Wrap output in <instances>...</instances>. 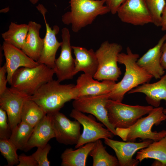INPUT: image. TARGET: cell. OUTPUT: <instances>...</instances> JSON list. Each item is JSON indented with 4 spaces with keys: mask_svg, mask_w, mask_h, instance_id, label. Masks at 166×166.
<instances>
[{
    "mask_svg": "<svg viewBox=\"0 0 166 166\" xmlns=\"http://www.w3.org/2000/svg\"><path fill=\"white\" fill-rule=\"evenodd\" d=\"M139 55L133 53L127 47L126 53H120L118 56V62L124 65L125 72L119 82L116 83L113 90L108 94V98L122 102L125 94L131 89L146 83H149L153 77L137 63Z\"/></svg>",
    "mask_w": 166,
    "mask_h": 166,
    "instance_id": "6da1fadb",
    "label": "cell"
},
{
    "mask_svg": "<svg viewBox=\"0 0 166 166\" xmlns=\"http://www.w3.org/2000/svg\"><path fill=\"white\" fill-rule=\"evenodd\" d=\"M106 0H70L71 10L62 16L65 24L71 25L72 30L77 32L92 23L96 18L110 12L104 5Z\"/></svg>",
    "mask_w": 166,
    "mask_h": 166,
    "instance_id": "7a4b0ae2",
    "label": "cell"
},
{
    "mask_svg": "<svg viewBox=\"0 0 166 166\" xmlns=\"http://www.w3.org/2000/svg\"><path fill=\"white\" fill-rule=\"evenodd\" d=\"M164 109L162 107H155L147 116L141 117L129 127L116 128L117 135L126 141L135 142L138 138L143 140H160L166 136V130L152 131V128L153 125H158L166 120Z\"/></svg>",
    "mask_w": 166,
    "mask_h": 166,
    "instance_id": "3957f363",
    "label": "cell"
},
{
    "mask_svg": "<svg viewBox=\"0 0 166 166\" xmlns=\"http://www.w3.org/2000/svg\"><path fill=\"white\" fill-rule=\"evenodd\" d=\"M53 79L42 85L29 98L48 113L59 111L67 102L75 100L73 84H61Z\"/></svg>",
    "mask_w": 166,
    "mask_h": 166,
    "instance_id": "277c9868",
    "label": "cell"
},
{
    "mask_svg": "<svg viewBox=\"0 0 166 166\" xmlns=\"http://www.w3.org/2000/svg\"><path fill=\"white\" fill-rule=\"evenodd\" d=\"M53 69L44 64L33 68L21 67L14 73L11 86L31 96L43 85L53 79Z\"/></svg>",
    "mask_w": 166,
    "mask_h": 166,
    "instance_id": "5b68a950",
    "label": "cell"
},
{
    "mask_svg": "<svg viewBox=\"0 0 166 166\" xmlns=\"http://www.w3.org/2000/svg\"><path fill=\"white\" fill-rule=\"evenodd\" d=\"M122 49V46L117 43L106 41L101 44L95 52L98 67L93 77L94 79L98 81H118L121 72L117 65V58Z\"/></svg>",
    "mask_w": 166,
    "mask_h": 166,
    "instance_id": "8992f818",
    "label": "cell"
},
{
    "mask_svg": "<svg viewBox=\"0 0 166 166\" xmlns=\"http://www.w3.org/2000/svg\"><path fill=\"white\" fill-rule=\"evenodd\" d=\"M109 121L115 128H127L153 108L152 106L132 105L108 99L106 105Z\"/></svg>",
    "mask_w": 166,
    "mask_h": 166,
    "instance_id": "52a82bcc",
    "label": "cell"
},
{
    "mask_svg": "<svg viewBox=\"0 0 166 166\" xmlns=\"http://www.w3.org/2000/svg\"><path fill=\"white\" fill-rule=\"evenodd\" d=\"M69 116L77 121L83 127V131L75 148H77L88 143L95 142L101 139H112L114 135L102 123L97 122L92 115L87 116L74 109H72Z\"/></svg>",
    "mask_w": 166,
    "mask_h": 166,
    "instance_id": "ba28073f",
    "label": "cell"
},
{
    "mask_svg": "<svg viewBox=\"0 0 166 166\" xmlns=\"http://www.w3.org/2000/svg\"><path fill=\"white\" fill-rule=\"evenodd\" d=\"M109 99L107 94L83 97L74 100L73 109L84 113H89L96 117L115 136L116 128L110 123L106 105Z\"/></svg>",
    "mask_w": 166,
    "mask_h": 166,
    "instance_id": "9c48e42d",
    "label": "cell"
},
{
    "mask_svg": "<svg viewBox=\"0 0 166 166\" xmlns=\"http://www.w3.org/2000/svg\"><path fill=\"white\" fill-rule=\"evenodd\" d=\"M51 114L53 128L57 141L66 145L76 144L81 134L80 123L72 121L59 111Z\"/></svg>",
    "mask_w": 166,
    "mask_h": 166,
    "instance_id": "30bf717a",
    "label": "cell"
},
{
    "mask_svg": "<svg viewBox=\"0 0 166 166\" xmlns=\"http://www.w3.org/2000/svg\"><path fill=\"white\" fill-rule=\"evenodd\" d=\"M30 96L11 86L0 95V108L6 113L11 131L21 122L22 107Z\"/></svg>",
    "mask_w": 166,
    "mask_h": 166,
    "instance_id": "8fae6325",
    "label": "cell"
},
{
    "mask_svg": "<svg viewBox=\"0 0 166 166\" xmlns=\"http://www.w3.org/2000/svg\"><path fill=\"white\" fill-rule=\"evenodd\" d=\"M123 22L134 26L152 23V20L145 0H126L117 13Z\"/></svg>",
    "mask_w": 166,
    "mask_h": 166,
    "instance_id": "7c38bea8",
    "label": "cell"
},
{
    "mask_svg": "<svg viewBox=\"0 0 166 166\" xmlns=\"http://www.w3.org/2000/svg\"><path fill=\"white\" fill-rule=\"evenodd\" d=\"M61 31L62 41L61 53L55 60L53 69L57 80L60 82L72 79L74 76L75 68V59L72 54V48L69 29L64 27Z\"/></svg>",
    "mask_w": 166,
    "mask_h": 166,
    "instance_id": "4fadbf2b",
    "label": "cell"
},
{
    "mask_svg": "<svg viewBox=\"0 0 166 166\" xmlns=\"http://www.w3.org/2000/svg\"><path fill=\"white\" fill-rule=\"evenodd\" d=\"M36 7L43 17L46 27L43 47L37 62L39 64H44L53 69L56 53L61 44V42H59L56 38V35L59 31V28L57 25L53 26L52 28L49 26L45 16L47 10L42 4H39Z\"/></svg>",
    "mask_w": 166,
    "mask_h": 166,
    "instance_id": "5bb4252c",
    "label": "cell"
},
{
    "mask_svg": "<svg viewBox=\"0 0 166 166\" xmlns=\"http://www.w3.org/2000/svg\"><path fill=\"white\" fill-rule=\"evenodd\" d=\"M105 144L115 152L120 166H136L139 161L133 158L137 151L147 147L153 141L146 140L141 142H123L114 140L111 138L104 139Z\"/></svg>",
    "mask_w": 166,
    "mask_h": 166,
    "instance_id": "9a60e30c",
    "label": "cell"
},
{
    "mask_svg": "<svg viewBox=\"0 0 166 166\" xmlns=\"http://www.w3.org/2000/svg\"><path fill=\"white\" fill-rule=\"evenodd\" d=\"M94 79L93 76L84 73L78 77L73 89L75 99L84 96L108 94L116 84L115 81L111 80L100 82Z\"/></svg>",
    "mask_w": 166,
    "mask_h": 166,
    "instance_id": "2e32d148",
    "label": "cell"
},
{
    "mask_svg": "<svg viewBox=\"0 0 166 166\" xmlns=\"http://www.w3.org/2000/svg\"><path fill=\"white\" fill-rule=\"evenodd\" d=\"M6 60L8 83L11 85L13 75L21 67L33 68L39 64L27 56L21 49L4 41L2 46Z\"/></svg>",
    "mask_w": 166,
    "mask_h": 166,
    "instance_id": "e0dca14e",
    "label": "cell"
},
{
    "mask_svg": "<svg viewBox=\"0 0 166 166\" xmlns=\"http://www.w3.org/2000/svg\"><path fill=\"white\" fill-rule=\"evenodd\" d=\"M166 41V34L157 44L149 49L137 61V65L156 79H160L165 71L161 63L162 46Z\"/></svg>",
    "mask_w": 166,
    "mask_h": 166,
    "instance_id": "ac0fdd59",
    "label": "cell"
},
{
    "mask_svg": "<svg viewBox=\"0 0 166 166\" xmlns=\"http://www.w3.org/2000/svg\"><path fill=\"white\" fill-rule=\"evenodd\" d=\"M135 93L144 94L147 102L153 107H159L161 100L165 101L166 105V73L159 81L152 83H144L128 92V94Z\"/></svg>",
    "mask_w": 166,
    "mask_h": 166,
    "instance_id": "d6986e66",
    "label": "cell"
},
{
    "mask_svg": "<svg viewBox=\"0 0 166 166\" xmlns=\"http://www.w3.org/2000/svg\"><path fill=\"white\" fill-rule=\"evenodd\" d=\"M55 137L52 124L51 114L48 113L34 127L24 151L27 152L35 147L44 146Z\"/></svg>",
    "mask_w": 166,
    "mask_h": 166,
    "instance_id": "ffe728a7",
    "label": "cell"
},
{
    "mask_svg": "<svg viewBox=\"0 0 166 166\" xmlns=\"http://www.w3.org/2000/svg\"><path fill=\"white\" fill-rule=\"evenodd\" d=\"M75 56L74 76L80 71L93 77L98 67V62L95 52L92 49H87L79 46H72Z\"/></svg>",
    "mask_w": 166,
    "mask_h": 166,
    "instance_id": "44dd1931",
    "label": "cell"
},
{
    "mask_svg": "<svg viewBox=\"0 0 166 166\" xmlns=\"http://www.w3.org/2000/svg\"><path fill=\"white\" fill-rule=\"evenodd\" d=\"M28 30L24 45L22 50L29 57L37 62L44 45V38L40 36L41 25L33 21L28 24Z\"/></svg>",
    "mask_w": 166,
    "mask_h": 166,
    "instance_id": "7402d4cb",
    "label": "cell"
},
{
    "mask_svg": "<svg viewBox=\"0 0 166 166\" xmlns=\"http://www.w3.org/2000/svg\"><path fill=\"white\" fill-rule=\"evenodd\" d=\"M94 145L95 142H92L86 144L76 150L66 148L61 156V166H86L87 157Z\"/></svg>",
    "mask_w": 166,
    "mask_h": 166,
    "instance_id": "603a6c76",
    "label": "cell"
},
{
    "mask_svg": "<svg viewBox=\"0 0 166 166\" xmlns=\"http://www.w3.org/2000/svg\"><path fill=\"white\" fill-rule=\"evenodd\" d=\"M148 158L158 160L163 166H166V136L159 140L153 141L137 152L136 159L140 162Z\"/></svg>",
    "mask_w": 166,
    "mask_h": 166,
    "instance_id": "cb8c5ba5",
    "label": "cell"
},
{
    "mask_svg": "<svg viewBox=\"0 0 166 166\" xmlns=\"http://www.w3.org/2000/svg\"><path fill=\"white\" fill-rule=\"evenodd\" d=\"M28 30V26L26 24H17L11 22L8 30L2 34L4 42L22 49Z\"/></svg>",
    "mask_w": 166,
    "mask_h": 166,
    "instance_id": "d4e9b609",
    "label": "cell"
},
{
    "mask_svg": "<svg viewBox=\"0 0 166 166\" xmlns=\"http://www.w3.org/2000/svg\"><path fill=\"white\" fill-rule=\"evenodd\" d=\"M29 97L25 100L23 105L21 120V121L34 128L46 115L47 113Z\"/></svg>",
    "mask_w": 166,
    "mask_h": 166,
    "instance_id": "484cf974",
    "label": "cell"
},
{
    "mask_svg": "<svg viewBox=\"0 0 166 166\" xmlns=\"http://www.w3.org/2000/svg\"><path fill=\"white\" fill-rule=\"evenodd\" d=\"M89 155L93 158V166H119L117 159L107 152L100 139L95 142Z\"/></svg>",
    "mask_w": 166,
    "mask_h": 166,
    "instance_id": "4316f807",
    "label": "cell"
},
{
    "mask_svg": "<svg viewBox=\"0 0 166 166\" xmlns=\"http://www.w3.org/2000/svg\"><path fill=\"white\" fill-rule=\"evenodd\" d=\"M34 128L27 123L21 121L12 130L9 139L18 150L24 151Z\"/></svg>",
    "mask_w": 166,
    "mask_h": 166,
    "instance_id": "83f0119b",
    "label": "cell"
},
{
    "mask_svg": "<svg viewBox=\"0 0 166 166\" xmlns=\"http://www.w3.org/2000/svg\"><path fill=\"white\" fill-rule=\"evenodd\" d=\"M17 150L9 139H0V151L7 160V166H12L18 164Z\"/></svg>",
    "mask_w": 166,
    "mask_h": 166,
    "instance_id": "f1b7e54d",
    "label": "cell"
},
{
    "mask_svg": "<svg viewBox=\"0 0 166 166\" xmlns=\"http://www.w3.org/2000/svg\"><path fill=\"white\" fill-rule=\"evenodd\" d=\"M151 15L152 23L155 26H161V15L166 5L165 0H145Z\"/></svg>",
    "mask_w": 166,
    "mask_h": 166,
    "instance_id": "f546056e",
    "label": "cell"
},
{
    "mask_svg": "<svg viewBox=\"0 0 166 166\" xmlns=\"http://www.w3.org/2000/svg\"><path fill=\"white\" fill-rule=\"evenodd\" d=\"M51 148L50 145H46L37 147L36 151L32 155L38 164V166H49L50 162L47 156Z\"/></svg>",
    "mask_w": 166,
    "mask_h": 166,
    "instance_id": "4dcf8cb0",
    "label": "cell"
},
{
    "mask_svg": "<svg viewBox=\"0 0 166 166\" xmlns=\"http://www.w3.org/2000/svg\"><path fill=\"white\" fill-rule=\"evenodd\" d=\"M7 115L6 112L0 108V139H9L11 130L7 122Z\"/></svg>",
    "mask_w": 166,
    "mask_h": 166,
    "instance_id": "1f68e13d",
    "label": "cell"
},
{
    "mask_svg": "<svg viewBox=\"0 0 166 166\" xmlns=\"http://www.w3.org/2000/svg\"><path fill=\"white\" fill-rule=\"evenodd\" d=\"M19 163L17 166H38V164L32 155L22 154L18 156Z\"/></svg>",
    "mask_w": 166,
    "mask_h": 166,
    "instance_id": "d6a6232c",
    "label": "cell"
},
{
    "mask_svg": "<svg viewBox=\"0 0 166 166\" xmlns=\"http://www.w3.org/2000/svg\"><path fill=\"white\" fill-rule=\"evenodd\" d=\"M6 66L5 64L0 67V95L2 94L6 89V85L8 82L7 76Z\"/></svg>",
    "mask_w": 166,
    "mask_h": 166,
    "instance_id": "836d02e7",
    "label": "cell"
},
{
    "mask_svg": "<svg viewBox=\"0 0 166 166\" xmlns=\"http://www.w3.org/2000/svg\"><path fill=\"white\" fill-rule=\"evenodd\" d=\"M126 0H106V5L109 8L111 14H117L119 7Z\"/></svg>",
    "mask_w": 166,
    "mask_h": 166,
    "instance_id": "e575fe53",
    "label": "cell"
},
{
    "mask_svg": "<svg viewBox=\"0 0 166 166\" xmlns=\"http://www.w3.org/2000/svg\"><path fill=\"white\" fill-rule=\"evenodd\" d=\"M161 51V64L164 69H166V41L162 46Z\"/></svg>",
    "mask_w": 166,
    "mask_h": 166,
    "instance_id": "d590c367",
    "label": "cell"
},
{
    "mask_svg": "<svg viewBox=\"0 0 166 166\" xmlns=\"http://www.w3.org/2000/svg\"><path fill=\"white\" fill-rule=\"evenodd\" d=\"M160 27L162 31L166 30V5L164 7L162 14Z\"/></svg>",
    "mask_w": 166,
    "mask_h": 166,
    "instance_id": "8d00e7d4",
    "label": "cell"
},
{
    "mask_svg": "<svg viewBox=\"0 0 166 166\" xmlns=\"http://www.w3.org/2000/svg\"><path fill=\"white\" fill-rule=\"evenodd\" d=\"M30 2L33 4H36L39 0H29Z\"/></svg>",
    "mask_w": 166,
    "mask_h": 166,
    "instance_id": "74e56055",
    "label": "cell"
},
{
    "mask_svg": "<svg viewBox=\"0 0 166 166\" xmlns=\"http://www.w3.org/2000/svg\"><path fill=\"white\" fill-rule=\"evenodd\" d=\"M164 113L166 114V109H164Z\"/></svg>",
    "mask_w": 166,
    "mask_h": 166,
    "instance_id": "f35d334b",
    "label": "cell"
},
{
    "mask_svg": "<svg viewBox=\"0 0 166 166\" xmlns=\"http://www.w3.org/2000/svg\"><path fill=\"white\" fill-rule=\"evenodd\" d=\"M166 1V0H165Z\"/></svg>",
    "mask_w": 166,
    "mask_h": 166,
    "instance_id": "ab89813d",
    "label": "cell"
}]
</instances>
